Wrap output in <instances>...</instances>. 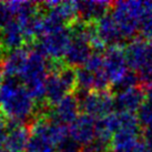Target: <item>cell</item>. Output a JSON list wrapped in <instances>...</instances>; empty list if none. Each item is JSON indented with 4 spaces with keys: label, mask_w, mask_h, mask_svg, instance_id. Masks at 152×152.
<instances>
[{
    "label": "cell",
    "mask_w": 152,
    "mask_h": 152,
    "mask_svg": "<svg viewBox=\"0 0 152 152\" xmlns=\"http://www.w3.org/2000/svg\"><path fill=\"white\" fill-rule=\"evenodd\" d=\"M77 89V71L71 67L61 66L59 62H53L51 72L46 85V98L48 104L55 107L68 94Z\"/></svg>",
    "instance_id": "277c9868"
},
{
    "label": "cell",
    "mask_w": 152,
    "mask_h": 152,
    "mask_svg": "<svg viewBox=\"0 0 152 152\" xmlns=\"http://www.w3.org/2000/svg\"><path fill=\"white\" fill-rule=\"evenodd\" d=\"M144 4H145V7H147V9H148V11L152 12V1H145Z\"/></svg>",
    "instance_id": "83f0119b"
},
{
    "label": "cell",
    "mask_w": 152,
    "mask_h": 152,
    "mask_svg": "<svg viewBox=\"0 0 152 152\" xmlns=\"http://www.w3.org/2000/svg\"><path fill=\"white\" fill-rule=\"evenodd\" d=\"M103 60H104V70L112 87L115 83H118L130 71L126 50L121 45L109 47L104 51Z\"/></svg>",
    "instance_id": "ba28073f"
},
{
    "label": "cell",
    "mask_w": 152,
    "mask_h": 152,
    "mask_svg": "<svg viewBox=\"0 0 152 152\" xmlns=\"http://www.w3.org/2000/svg\"><path fill=\"white\" fill-rule=\"evenodd\" d=\"M94 30L98 38L104 46H120L124 41L122 34L119 29L117 22L114 21L112 15H107L101 18L97 23H94Z\"/></svg>",
    "instance_id": "2e32d148"
},
{
    "label": "cell",
    "mask_w": 152,
    "mask_h": 152,
    "mask_svg": "<svg viewBox=\"0 0 152 152\" xmlns=\"http://www.w3.org/2000/svg\"><path fill=\"white\" fill-rule=\"evenodd\" d=\"M70 138L69 128L50 119L40 117L31 126L26 152H58V147Z\"/></svg>",
    "instance_id": "7a4b0ae2"
},
{
    "label": "cell",
    "mask_w": 152,
    "mask_h": 152,
    "mask_svg": "<svg viewBox=\"0 0 152 152\" xmlns=\"http://www.w3.org/2000/svg\"><path fill=\"white\" fill-rule=\"evenodd\" d=\"M29 55L30 49L26 47L7 52L6 57L1 60V72L7 78H20L28 64Z\"/></svg>",
    "instance_id": "5bb4252c"
},
{
    "label": "cell",
    "mask_w": 152,
    "mask_h": 152,
    "mask_svg": "<svg viewBox=\"0 0 152 152\" xmlns=\"http://www.w3.org/2000/svg\"><path fill=\"white\" fill-rule=\"evenodd\" d=\"M58 152H83L82 147L71 138H68L58 147Z\"/></svg>",
    "instance_id": "cb8c5ba5"
},
{
    "label": "cell",
    "mask_w": 152,
    "mask_h": 152,
    "mask_svg": "<svg viewBox=\"0 0 152 152\" xmlns=\"http://www.w3.org/2000/svg\"><path fill=\"white\" fill-rule=\"evenodd\" d=\"M13 19L15 18H13V15L11 12V9L9 7L8 1H6V2L0 1V29Z\"/></svg>",
    "instance_id": "44dd1931"
},
{
    "label": "cell",
    "mask_w": 152,
    "mask_h": 152,
    "mask_svg": "<svg viewBox=\"0 0 152 152\" xmlns=\"http://www.w3.org/2000/svg\"><path fill=\"white\" fill-rule=\"evenodd\" d=\"M29 40L18 20L13 19L0 29V50L12 51L23 48Z\"/></svg>",
    "instance_id": "8fae6325"
},
{
    "label": "cell",
    "mask_w": 152,
    "mask_h": 152,
    "mask_svg": "<svg viewBox=\"0 0 152 152\" xmlns=\"http://www.w3.org/2000/svg\"><path fill=\"white\" fill-rule=\"evenodd\" d=\"M143 141L147 144L150 152H152V126L149 128H145L143 132Z\"/></svg>",
    "instance_id": "484cf974"
},
{
    "label": "cell",
    "mask_w": 152,
    "mask_h": 152,
    "mask_svg": "<svg viewBox=\"0 0 152 152\" xmlns=\"http://www.w3.org/2000/svg\"><path fill=\"white\" fill-rule=\"evenodd\" d=\"M137 118L139 121L140 126L145 128H149L152 126V106L144 101V103L141 106L138 112Z\"/></svg>",
    "instance_id": "d6986e66"
},
{
    "label": "cell",
    "mask_w": 152,
    "mask_h": 152,
    "mask_svg": "<svg viewBox=\"0 0 152 152\" xmlns=\"http://www.w3.org/2000/svg\"><path fill=\"white\" fill-rule=\"evenodd\" d=\"M0 111L10 123L25 124L34 117L37 101L21 81L7 78L0 88Z\"/></svg>",
    "instance_id": "6da1fadb"
},
{
    "label": "cell",
    "mask_w": 152,
    "mask_h": 152,
    "mask_svg": "<svg viewBox=\"0 0 152 152\" xmlns=\"http://www.w3.org/2000/svg\"><path fill=\"white\" fill-rule=\"evenodd\" d=\"M52 64L36 47L30 49L28 64L20 76L22 85L36 101H40L46 98L47 79L50 75Z\"/></svg>",
    "instance_id": "3957f363"
},
{
    "label": "cell",
    "mask_w": 152,
    "mask_h": 152,
    "mask_svg": "<svg viewBox=\"0 0 152 152\" xmlns=\"http://www.w3.org/2000/svg\"><path fill=\"white\" fill-rule=\"evenodd\" d=\"M145 102L152 106V87L148 88L145 91Z\"/></svg>",
    "instance_id": "4316f807"
},
{
    "label": "cell",
    "mask_w": 152,
    "mask_h": 152,
    "mask_svg": "<svg viewBox=\"0 0 152 152\" xmlns=\"http://www.w3.org/2000/svg\"><path fill=\"white\" fill-rule=\"evenodd\" d=\"M4 73L1 72V70H0V88H1V86H2V83H4Z\"/></svg>",
    "instance_id": "f1b7e54d"
},
{
    "label": "cell",
    "mask_w": 152,
    "mask_h": 152,
    "mask_svg": "<svg viewBox=\"0 0 152 152\" xmlns=\"http://www.w3.org/2000/svg\"><path fill=\"white\" fill-rule=\"evenodd\" d=\"M111 6H113L110 1L102 0H87V1H77V10L78 17L82 22L87 25H94L101 18L108 15V11Z\"/></svg>",
    "instance_id": "4fadbf2b"
},
{
    "label": "cell",
    "mask_w": 152,
    "mask_h": 152,
    "mask_svg": "<svg viewBox=\"0 0 152 152\" xmlns=\"http://www.w3.org/2000/svg\"><path fill=\"white\" fill-rule=\"evenodd\" d=\"M139 77L137 75V72L134 71H129L123 77L121 80L119 81L118 83H115L113 86L114 90L117 91V93L120 92V91H124V90H128V89L134 88V87H138V83H139Z\"/></svg>",
    "instance_id": "ac0fdd59"
},
{
    "label": "cell",
    "mask_w": 152,
    "mask_h": 152,
    "mask_svg": "<svg viewBox=\"0 0 152 152\" xmlns=\"http://www.w3.org/2000/svg\"><path fill=\"white\" fill-rule=\"evenodd\" d=\"M145 101V92L140 87L120 91L114 97V106L118 112L134 113Z\"/></svg>",
    "instance_id": "9a60e30c"
},
{
    "label": "cell",
    "mask_w": 152,
    "mask_h": 152,
    "mask_svg": "<svg viewBox=\"0 0 152 152\" xmlns=\"http://www.w3.org/2000/svg\"><path fill=\"white\" fill-rule=\"evenodd\" d=\"M1 152H15V151H10V150H7V149H4Z\"/></svg>",
    "instance_id": "f546056e"
},
{
    "label": "cell",
    "mask_w": 152,
    "mask_h": 152,
    "mask_svg": "<svg viewBox=\"0 0 152 152\" xmlns=\"http://www.w3.org/2000/svg\"><path fill=\"white\" fill-rule=\"evenodd\" d=\"M9 124L4 120L0 119V152L4 150V142H6V138L8 134Z\"/></svg>",
    "instance_id": "d4e9b609"
},
{
    "label": "cell",
    "mask_w": 152,
    "mask_h": 152,
    "mask_svg": "<svg viewBox=\"0 0 152 152\" xmlns=\"http://www.w3.org/2000/svg\"><path fill=\"white\" fill-rule=\"evenodd\" d=\"M79 100L83 113L97 120L112 113L115 108L114 97L109 91H91L83 93Z\"/></svg>",
    "instance_id": "52a82bcc"
},
{
    "label": "cell",
    "mask_w": 152,
    "mask_h": 152,
    "mask_svg": "<svg viewBox=\"0 0 152 152\" xmlns=\"http://www.w3.org/2000/svg\"><path fill=\"white\" fill-rule=\"evenodd\" d=\"M126 55L131 70L139 72L152 64V45L143 39H134L128 45Z\"/></svg>",
    "instance_id": "30bf717a"
},
{
    "label": "cell",
    "mask_w": 152,
    "mask_h": 152,
    "mask_svg": "<svg viewBox=\"0 0 152 152\" xmlns=\"http://www.w3.org/2000/svg\"><path fill=\"white\" fill-rule=\"evenodd\" d=\"M137 75L139 77L140 83L145 86L147 88L152 87V64H148L147 67L141 69L139 72H137Z\"/></svg>",
    "instance_id": "603a6c76"
},
{
    "label": "cell",
    "mask_w": 152,
    "mask_h": 152,
    "mask_svg": "<svg viewBox=\"0 0 152 152\" xmlns=\"http://www.w3.org/2000/svg\"><path fill=\"white\" fill-rule=\"evenodd\" d=\"M111 152H150L147 144L144 143L143 140H138L134 143L127 145L124 148L117 149V150H111Z\"/></svg>",
    "instance_id": "7402d4cb"
},
{
    "label": "cell",
    "mask_w": 152,
    "mask_h": 152,
    "mask_svg": "<svg viewBox=\"0 0 152 152\" xmlns=\"http://www.w3.org/2000/svg\"><path fill=\"white\" fill-rule=\"evenodd\" d=\"M30 139V130L25 124L10 123L8 134L4 142V149L15 152H22L27 148Z\"/></svg>",
    "instance_id": "e0dca14e"
},
{
    "label": "cell",
    "mask_w": 152,
    "mask_h": 152,
    "mask_svg": "<svg viewBox=\"0 0 152 152\" xmlns=\"http://www.w3.org/2000/svg\"><path fill=\"white\" fill-rule=\"evenodd\" d=\"M80 100L76 94H68L59 103L52 107V111L49 118L62 124H71L80 114Z\"/></svg>",
    "instance_id": "7c38bea8"
},
{
    "label": "cell",
    "mask_w": 152,
    "mask_h": 152,
    "mask_svg": "<svg viewBox=\"0 0 152 152\" xmlns=\"http://www.w3.org/2000/svg\"><path fill=\"white\" fill-rule=\"evenodd\" d=\"M71 41V28L66 27L64 29L57 30L55 32L48 34L43 36L42 38H40L37 48L48 59L53 60L55 62H59L61 59L64 60Z\"/></svg>",
    "instance_id": "8992f818"
},
{
    "label": "cell",
    "mask_w": 152,
    "mask_h": 152,
    "mask_svg": "<svg viewBox=\"0 0 152 152\" xmlns=\"http://www.w3.org/2000/svg\"><path fill=\"white\" fill-rule=\"evenodd\" d=\"M97 120L88 114H80L70 124L69 135L81 147H90L96 140Z\"/></svg>",
    "instance_id": "9c48e42d"
},
{
    "label": "cell",
    "mask_w": 152,
    "mask_h": 152,
    "mask_svg": "<svg viewBox=\"0 0 152 152\" xmlns=\"http://www.w3.org/2000/svg\"><path fill=\"white\" fill-rule=\"evenodd\" d=\"M83 152H93V151H90V150H87V149H86V151H83Z\"/></svg>",
    "instance_id": "4dcf8cb0"
},
{
    "label": "cell",
    "mask_w": 152,
    "mask_h": 152,
    "mask_svg": "<svg viewBox=\"0 0 152 152\" xmlns=\"http://www.w3.org/2000/svg\"><path fill=\"white\" fill-rule=\"evenodd\" d=\"M144 2L141 1H118L113 4L112 17L117 22L124 40L133 38L140 30V25L148 13Z\"/></svg>",
    "instance_id": "5b68a950"
},
{
    "label": "cell",
    "mask_w": 152,
    "mask_h": 152,
    "mask_svg": "<svg viewBox=\"0 0 152 152\" xmlns=\"http://www.w3.org/2000/svg\"><path fill=\"white\" fill-rule=\"evenodd\" d=\"M140 34L143 40L152 45V12L149 11L140 25Z\"/></svg>",
    "instance_id": "ffe728a7"
}]
</instances>
